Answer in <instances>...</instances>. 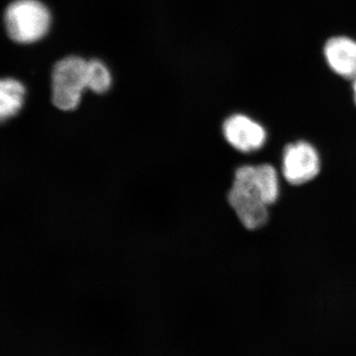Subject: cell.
Here are the masks:
<instances>
[{
	"mask_svg": "<svg viewBox=\"0 0 356 356\" xmlns=\"http://www.w3.org/2000/svg\"><path fill=\"white\" fill-rule=\"evenodd\" d=\"M225 139L236 151L252 153L266 142V132L261 124L243 114L229 117L222 125Z\"/></svg>",
	"mask_w": 356,
	"mask_h": 356,
	"instance_id": "5b68a950",
	"label": "cell"
},
{
	"mask_svg": "<svg viewBox=\"0 0 356 356\" xmlns=\"http://www.w3.org/2000/svg\"><path fill=\"white\" fill-rule=\"evenodd\" d=\"M321 170L317 149L307 142L288 145L282 161L283 177L293 185H301L314 179Z\"/></svg>",
	"mask_w": 356,
	"mask_h": 356,
	"instance_id": "277c9868",
	"label": "cell"
},
{
	"mask_svg": "<svg viewBox=\"0 0 356 356\" xmlns=\"http://www.w3.org/2000/svg\"><path fill=\"white\" fill-rule=\"evenodd\" d=\"M88 62L83 58L67 57L56 64L51 74V98L57 108L72 111L81 103L86 81Z\"/></svg>",
	"mask_w": 356,
	"mask_h": 356,
	"instance_id": "3957f363",
	"label": "cell"
},
{
	"mask_svg": "<svg viewBox=\"0 0 356 356\" xmlns=\"http://www.w3.org/2000/svg\"><path fill=\"white\" fill-rule=\"evenodd\" d=\"M229 202L238 220L248 229L261 228L268 220V205L252 177V165L236 170Z\"/></svg>",
	"mask_w": 356,
	"mask_h": 356,
	"instance_id": "6da1fadb",
	"label": "cell"
},
{
	"mask_svg": "<svg viewBox=\"0 0 356 356\" xmlns=\"http://www.w3.org/2000/svg\"><path fill=\"white\" fill-rule=\"evenodd\" d=\"M4 19L9 37L20 44L44 38L51 26L50 11L39 0H15L7 7Z\"/></svg>",
	"mask_w": 356,
	"mask_h": 356,
	"instance_id": "7a4b0ae2",
	"label": "cell"
},
{
	"mask_svg": "<svg viewBox=\"0 0 356 356\" xmlns=\"http://www.w3.org/2000/svg\"><path fill=\"white\" fill-rule=\"evenodd\" d=\"M25 86L14 79H0V123L19 113L24 104Z\"/></svg>",
	"mask_w": 356,
	"mask_h": 356,
	"instance_id": "52a82bcc",
	"label": "cell"
},
{
	"mask_svg": "<svg viewBox=\"0 0 356 356\" xmlns=\"http://www.w3.org/2000/svg\"><path fill=\"white\" fill-rule=\"evenodd\" d=\"M353 95H355V104H356V77L353 79Z\"/></svg>",
	"mask_w": 356,
	"mask_h": 356,
	"instance_id": "30bf717a",
	"label": "cell"
},
{
	"mask_svg": "<svg viewBox=\"0 0 356 356\" xmlns=\"http://www.w3.org/2000/svg\"><path fill=\"white\" fill-rule=\"evenodd\" d=\"M252 175L267 205H273L280 196V180L275 168L267 163L252 166Z\"/></svg>",
	"mask_w": 356,
	"mask_h": 356,
	"instance_id": "ba28073f",
	"label": "cell"
},
{
	"mask_svg": "<svg viewBox=\"0 0 356 356\" xmlns=\"http://www.w3.org/2000/svg\"><path fill=\"white\" fill-rule=\"evenodd\" d=\"M88 89L97 95L106 92L111 88L112 76L106 65L98 60L88 62V74H86Z\"/></svg>",
	"mask_w": 356,
	"mask_h": 356,
	"instance_id": "9c48e42d",
	"label": "cell"
},
{
	"mask_svg": "<svg viewBox=\"0 0 356 356\" xmlns=\"http://www.w3.org/2000/svg\"><path fill=\"white\" fill-rule=\"evenodd\" d=\"M325 56L330 67L339 76L356 77V42L346 37H336L327 41Z\"/></svg>",
	"mask_w": 356,
	"mask_h": 356,
	"instance_id": "8992f818",
	"label": "cell"
}]
</instances>
